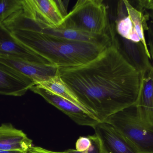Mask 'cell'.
Segmentation results:
<instances>
[{"mask_svg": "<svg viewBox=\"0 0 153 153\" xmlns=\"http://www.w3.org/2000/svg\"><path fill=\"white\" fill-rule=\"evenodd\" d=\"M63 81L100 122L134 106L138 98L141 74L124 58L116 44L98 57L79 66L59 68Z\"/></svg>", "mask_w": 153, "mask_h": 153, "instance_id": "6da1fadb", "label": "cell"}, {"mask_svg": "<svg viewBox=\"0 0 153 153\" xmlns=\"http://www.w3.org/2000/svg\"><path fill=\"white\" fill-rule=\"evenodd\" d=\"M11 32L23 45L58 68L85 64L109 46L71 41L34 31L16 30Z\"/></svg>", "mask_w": 153, "mask_h": 153, "instance_id": "7a4b0ae2", "label": "cell"}, {"mask_svg": "<svg viewBox=\"0 0 153 153\" xmlns=\"http://www.w3.org/2000/svg\"><path fill=\"white\" fill-rule=\"evenodd\" d=\"M59 27L96 35L116 36L102 0H78Z\"/></svg>", "mask_w": 153, "mask_h": 153, "instance_id": "3957f363", "label": "cell"}, {"mask_svg": "<svg viewBox=\"0 0 153 153\" xmlns=\"http://www.w3.org/2000/svg\"><path fill=\"white\" fill-rule=\"evenodd\" d=\"M104 122L110 124L138 153H153V132L137 117L134 106L109 116Z\"/></svg>", "mask_w": 153, "mask_h": 153, "instance_id": "277c9868", "label": "cell"}, {"mask_svg": "<svg viewBox=\"0 0 153 153\" xmlns=\"http://www.w3.org/2000/svg\"><path fill=\"white\" fill-rule=\"evenodd\" d=\"M12 26L14 30L39 31L71 41L85 42L106 46H111L114 42L116 37V36L91 34L61 27L50 28L34 21L26 17L22 13H19L14 17L12 22Z\"/></svg>", "mask_w": 153, "mask_h": 153, "instance_id": "5b68a950", "label": "cell"}, {"mask_svg": "<svg viewBox=\"0 0 153 153\" xmlns=\"http://www.w3.org/2000/svg\"><path fill=\"white\" fill-rule=\"evenodd\" d=\"M67 1L22 0V14L44 26L57 28L67 15Z\"/></svg>", "mask_w": 153, "mask_h": 153, "instance_id": "8992f818", "label": "cell"}, {"mask_svg": "<svg viewBox=\"0 0 153 153\" xmlns=\"http://www.w3.org/2000/svg\"><path fill=\"white\" fill-rule=\"evenodd\" d=\"M30 90L43 97L48 103L66 114L78 125L93 127L100 122L91 114L74 103L44 88L35 85Z\"/></svg>", "mask_w": 153, "mask_h": 153, "instance_id": "52a82bcc", "label": "cell"}, {"mask_svg": "<svg viewBox=\"0 0 153 153\" xmlns=\"http://www.w3.org/2000/svg\"><path fill=\"white\" fill-rule=\"evenodd\" d=\"M0 56L19 58L31 63L52 64L49 61L33 52L15 38L11 31L1 22Z\"/></svg>", "mask_w": 153, "mask_h": 153, "instance_id": "ba28073f", "label": "cell"}, {"mask_svg": "<svg viewBox=\"0 0 153 153\" xmlns=\"http://www.w3.org/2000/svg\"><path fill=\"white\" fill-rule=\"evenodd\" d=\"M0 63L30 78L36 84L59 74V68L52 64L31 63L19 58L4 56H0Z\"/></svg>", "mask_w": 153, "mask_h": 153, "instance_id": "9c48e42d", "label": "cell"}, {"mask_svg": "<svg viewBox=\"0 0 153 153\" xmlns=\"http://www.w3.org/2000/svg\"><path fill=\"white\" fill-rule=\"evenodd\" d=\"M134 107L139 120L153 132V68L141 74L140 89Z\"/></svg>", "mask_w": 153, "mask_h": 153, "instance_id": "30bf717a", "label": "cell"}, {"mask_svg": "<svg viewBox=\"0 0 153 153\" xmlns=\"http://www.w3.org/2000/svg\"><path fill=\"white\" fill-rule=\"evenodd\" d=\"M116 44L126 61L140 74L153 68L152 60L141 41L134 42L120 36H116Z\"/></svg>", "mask_w": 153, "mask_h": 153, "instance_id": "8fae6325", "label": "cell"}, {"mask_svg": "<svg viewBox=\"0 0 153 153\" xmlns=\"http://www.w3.org/2000/svg\"><path fill=\"white\" fill-rule=\"evenodd\" d=\"M92 128L100 141L102 153H138L110 124L100 122Z\"/></svg>", "mask_w": 153, "mask_h": 153, "instance_id": "7c38bea8", "label": "cell"}, {"mask_svg": "<svg viewBox=\"0 0 153 153\" xmlns=\"http://www.w3.org/2000/svg\"><path fill=\"white\" fill-rule=\"evenodd\" d=\"M33 80L0 63V94L19 97L36 85Z\"/></svg>", "mask_w": 153, "mask_h": 153, "instance_id": "4fadbf2b", "label": "cell"}, {"mask_svg": "<svg viewBox=\"0 0 153 153\" xmlns=\"http://www.w3.org/2000/svg\"><path fill=\"white\" fill-rule=\"evenodd\" d=\"M32 146V140L23 131L11 124L0 125V150L25 153Z\"/></svg>", "mask_w": 153, "mask_h": 153, "instance_id": "5bb4252c", "label": "cell"}, {"mask_svg": "<svg viewBox=\"0 0 153 153\" xmlns=\"http://www.w3.org/2000/svg\"><path fill=\"white\" fill-rule=\"evenodd\" d=\"M36 85L70 101L83 110L89 112L84 106L78 100L67 84L63 81L59 74L47 81L39 83Z\"/></svg>", "mask_w": 153, "mask_h": 153, "instance_id": "9a60e30c", "label": "cell"}, {"mask_svg": "<svg viewBox=\"0 0 153 153\" xmlns=\"http://www.w3.org/2000/svg\"><path fill=\"white\" fill-rule=\"evenodd\" d=\"M125 1L127 8L128 16L141 40V42L144 46L148 54L151 56L145 35V31H147L148 30V22L150 20L149 12L147 11L145 12L139 11L135 9L130 4L128 1Z\"/></svg>", "mask_w": 153, "mask_h": 153, "instance_id": "2e32d148", "label": "cell"}, {"mask_svg": "<svg viewBox=\"0 0 153 153\" xmlns=\"http://www.w3.org/2000/svg\"><path fill=\"white\" fill-rule=\"evenodd\" d=\"M115 30L119 36L135 42L141 41L140 38L128 15L115 19Z\"/></svg>", "mask_w": 153, "mask_h": 153, "instance_id": "e0dca14e", "label": "cell"}, {"mask_svg": "<svg viewBox=\"0 0 153 153\" xmlns=\"http://www.w3.org/2000/svg\"><path fill=\"white\" fill-rule=\"evenodd\" d=\"M22 8V0H0V22Z\"/></svg>", "mask_w": 153, "mask_h": 153, "instance_id": "ac0fdd59", "label": "cell"}, {"mask_svg": "<svg viewBox=\"0 0 153 153\" xmlns=\"http://www.w3.org/2000/svg\"><path fill=\"white\" fill-rule=\"evenodd\" d=\"M149 13L151 21L148 22V28L147 31L148 43L147 45L151 58L153 62V10H150Z\"/></svg>", "mask_w": 153, "mask_h": 153, "instance_id": "d6986e66", "label": "cell"}, {"mask_svg": "<svg viewBox=\"0 0 153 153\" xmlns=\"http://www.w3.org/2000/svg\"><path fill=\"white\" fill-rule=\"evenodd\" d=\"M130 4L137 10L145 12L147 10H153V0L129 1Z\"/></svg>", "mask_w": 153, "mask_h": 153, "instance_id": "ffe728a7", "label": "cell"}, {"mask_svg": "<svg viewBox=\"0 0 153 153\" xmlns=\"http://www.w3.org/2000/svg\"><path fill=\"white\" fill-rule=\"evenodd\" d=\"M91 145V140L90 136L80 137L76 141L75 150L78 152H85L90 148Z\"/></svg>", "mask_w": 153, "mask_h": 153, "instance_id": "44dd1931", "label": "cell"}, {"mask_svg": "<svg viewBox=\"0 0 153 153\" xmlns=\"http://www.w3.org/2000/svg\"><path fill=\"white\" fill-rule=\"evenodd\" d=\"M24 153H56V152L49 151L39 146H33L30 147L29 150Z\"/></svg>", "mask_w": 153, "mask_h": 153, "instance_id": "7402d4cb", "label": "cell"}, {"mask_svg": "<svg viewBox=\"0 0 153 153\" xmlns=\"http://www.w3.org/2000/svg\"><path fill=\"white\" fill-rule=\"evenodd\" d=\"M56 153H86L85 152H80L74 149H70L63 152H56Z\"/></svg>", "mask_w": 153, "mask_h": 153, "instance_id": "603a6c76", "label": "cell"}, {"mask_svg": "<svg viewBox=\"0 0 153 153\" xmlns=\"http://www.w3.org/2000/svg\"><path fill=\"white\" fill-rule=\"evenodd\" d=\"M0 153H24L22 152L18 151H5L0 150Z\"/></svg>", "mask_w": 153, "mask_h": 153, "instance_id": "cb8c5ba5", "label": "cell"}]
</instances>
